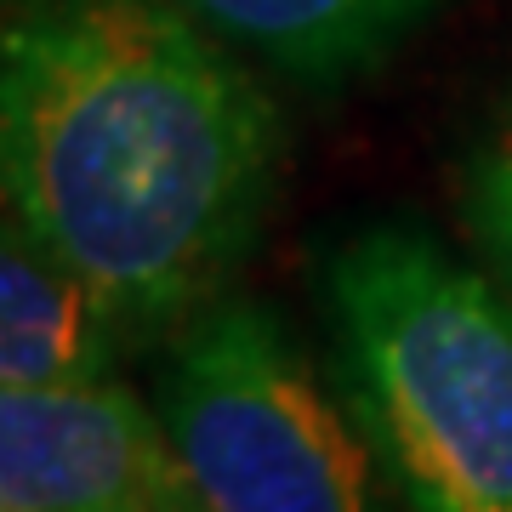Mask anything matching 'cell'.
Here are the masks:
<instances>
[{
    "label": "cell",
    "instance_id": "2",
    "mask_svg": "<svg viewBox=\"0 0 512 512\" xmlns=\"http://www.w3.org/2000/svg\"><path fill=\"white\" fill-rule=\"evenodd\" d=\"M330 376L404 512H512V302L410 222L319 256Z\"/></svg>",
    "mask_w": 512,
    "mask_h": 512
},
{
    "label": "cell",
    "instance_id": "3",
    "mask_svg": "<svg viewBox=\"0 0 512 512\" xmlns=\"http://www.w3.org/2000/svg\"><path fill=\"white\" fill-rule=\"evenodd\" d=\"M154 410L200 512H404L336 376L262 296L222 291L165 336Z\"/></svg>",
    "mask_w": 512,
    "mask_h": 512
},
{
    "label": "cell",
    "instance_id": "1",
    "mask_svg": "<svg viewBox=\"0 0 512 512\" xmlns=\"http://www.w3.org/2000/svg\"><path fill=\"white\" fill-rule=\"evenodd\" d=\"M285 120L183 0H0V205L137 348L228 291Z\"/></svg>",
    "mask_w": 512,
    "mask_h": 512
},
{
    "label": "cell",
    "instance_id": "7",
    "mask_svg": "<svg viewBox=\"0 0 512 512\" xmlns=\"http://www.w3.org/2000/svg\"><path fill=\"white\" fill-rule=\"evenodd\" d=\"M461 217L512 279V103L495 114L461 165Z\"/></svg>",
    "mask_w": 512,
    "mask_h": 512
},
{
    "label": "cell",
    "instance_id": "8",
    "mask_svg": "<svg viewBox=\"0 0 512 512\" xmlns=\"http://www.w3.org/2000/svg\"><path fill=\"white\" fill-rule=\"evenodd\" d=\"M165 512H200V501H188V507H165Z\"/></svg>",
    "mask_w": 512,
    "mask_h": 512
},
{
    "label": "cell",
    "instance_id": "4",
    "mask_svg": "<svg viewBox=\"0 0 512 512\" xmlns=\"http://www.w3.org/2000/svg\"><path fill=\"white\" fill-rule=\"evenodd\" d=\"M165 421L120 376L0 382V512L188 507Z\"/></svg>",
    "mask_w": 512,
    "mask_h": 512
},
{
    "label": "cell",
    "instance_id": "5",
    "mask_svg": "<svg viewBox=\"0 0 512 512\" xmlns=\"http://www.w3.org/2000/svg\"><path fill=\"white\" fill-rule=\"evenodd\" d=\"M137 353L120 319L0 205V382H109Z\"/></svg>",
    "mask_w": 512,
    "mask_h": 512
},
{
    "label": "cell",
    "instance_id": "6",
    "mask_svg": "<svg viewBox=\"0 0 512 512\" xmlns=\"http://www.w3.org/2000/svg\"><path fill=\"white\" fill-rule=\"evenodd\" d=\"M234 52L302 86H348L376 74L450 0H183Z\"/></svg>",
    "mask_w": 512,
    "mask_h": 512
}]
</instances>
